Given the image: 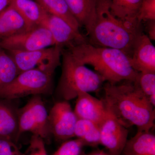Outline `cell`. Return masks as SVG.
Instances as JSON below:
<instances>
[{
	"instance_id": "1",
	"label": "cell",
	"mask_w": 155,
	"mask_h": 155,
	"mask_svg": "<svg viewBox=\"0 0 155 155\" xmlns=\"http://www.w3.org/2000/svg\"><path fill=\"white\" fill-rule=\"evenodd\" d=\"M101 99L107 110L126 128L150 131L154 125L155 107L134 81L112 84L106 82Z\"/></svg>"
},
{
	"instance_id": "2",
	"label": "cell",
	"mask_w": 155,
	"mask_h": 155,
	"mask_svg": "<svg viewBox=\"0 0 155 155\" xmlns=\"http://www.w3.org/2000/svg\"><path fill=\"white\" fill-rule=\"evenodd\" d=\"M87 41L67 50L80 63L92 66L106 82L114 84L135 81L138 72L131 67L125 53L112 48L95 46Z\"/></svg>"
},
{
	"instance_id": "3",
	"label": "cell",
	"mask_w": 155,
	"mask_h": 155,
	"mask_svg": "<svg viewBox=\"0 0 155 155\" xmlns=\"http://www.w3.org/2000/svg\"><path fill=\"white\" fill-rule=\"evenodd\" d=\"M143 30V23L123 21L113 16L110 10L99 11L96 21L87 34V42L95 46L120 50L128 57Z\"/></svg>"
},
{
	"instance_id": "4",
	"label": "cell",
	"mask_w": 155,
	"mask_h": 155,
	"mask_svg": "<svg viewBox=\"0 0 155 155\" xmlns=\"http://www.w3.org/2000/svg\"><path fill=\"white\" fill-rule=\"evenodd\" d=\"M62 72L57 88L58 95L64 101L77 97L81 92H97L105 80L100 74L85 67L68 50H62Z\"/></svg>"
},
{
	"instance_id": "5",
	"label": "cell",
	"mask_w": 155,
	"mask_h": 155,
	"mask_svg": "<svg viewBox=\"0 0 155 155\" xmlns=\"http://www.w3.org/2000/svg\"><path fill=\"white\" fill-rule=\"evenodd\" d=\"M53 74L34 69L19 73L0 90V98L14 100L30 95L46 94L52 89Z\"/></svg>"
},
{
	"instance_id": "6",
	"label": "cell",
	"mask_w": 155,
	"mask_h": 155,
	"mask_svg": "<svg viewBox=\"0 0 155 155\" xmlns=\"http://www.w3.org/2000/svg\"><path fill=\"white\" fill-rule=\"evenodd\" d=\"M19 136L30 132L44 140L49 137L48 114L40 96H33L23 107L18 110Z\"/></svg>"
},
{
	"instance_id": "7",
	"label": "cell",
	"mask_w": 155,
	"mask_h": 155,
	"mask_svg": "<svg viewBox=\"0 0 155 155\" xmlns=\"http://www.w3.org/2000/svg\"><path fill=\"white\" fill-rule=\"evenodd\" d=\"M63 48L57 46L42 49L21 51H6L16 63L19 73L34 69L54 74L61 65Z\"/></svg>"
},
{
	"instance_id": "8",
	"label": "cell",
	"mask_w": 155,
	"mask_h": 155,
	"mask_svg": "<svg viewBox=\"0 0 155 155\" xmlns=\"http://www.w3.org/2000/svg\"><path fill=\"white\" fill-rule=\"evenodd\" d=\"M51 34L39 26L8 37L0 39V47L6 51H31L54 46Z\"/></svg>"
},
{
	"instance_id": "9",
	"label": "cell",
	"mask_w": 155,
	"mask_h": 155,
	"mask_svg": "<svg viewBox=\"0 0 155 155\" xmlns=\"http://www.w3.org/2000/svg\"><path fill=\"white\" fill-rule=\"evenodd\" d=\"M77 116L67 101L55 104L48 115L50 132L56 140L63 142L74 137Z\"/></svg>"
},
{
	"instance_id": "10",
	"label": "cell",
	"mask_w": 155,
	"mask_h": 155,
	"mask_svg": "<svg viewBox=\"0 0 155 155\" xmlns=\"http://www.w3.org/2000/svg\"><path fill=\"white\" fill-rule=\"evenodd\" d=\"M101 144L111 155H121L127 140L128 130L108 111L100 125Z\"/></svg>"
},
{
	"instance_id": "11",
	"label": "cell",
	"mask_w": 155,
	"mask_h": 155,
	"mask_svg": "<svg viewBox=\"0 0 155 155\" xmlns=\"http://www.w3.org/2000/svg\"><path fill=\"white\" fill-rule=\"evenodd\" d=\"M44 26L49 30L54 42V46L68 49L87 41L80 31L75 30L64 19L48 14Z\"/></svg>"
},
{
	"instance_id": "12",
	"label": "cell",
	"mask_w": 155,
	"mask_h": 155,
	"mask_svg": "<svg viewBox=\"0 0 155 155\" xmlns=\"http://www.w3.org/2000/svg\"><path fill=\"white\" fill-rule=\"evenodd\" d=\"M128 57L130 65L137 72L155 73V47L143 32L136 39Z\"/></svg>"
},
{
	"instance_id": "13",
	"label": "cell",
	"mask_w": 155,
	"mask_h": 155,
	"mask_svg": "<svg viewBox=\"0 0 155 155\" xmlns=\"http://www.w3.org/2000/svg\"><path fill=\"white\" fill-rule=\"evenodd\" d=\"M76 98L74 112L78 119L88 120L100 126L108 114L102 100L85 92L79 93Z\"/></svg>"
},
{
	"instance_id": "14",
	"label": "cell",
	"mask_w": 155,
	"mask_h": 155,
	"mask_svg": "<svg viewBox=\"0 0 155 155\" xmlns=\"http://www.w3.org/2000/svg\"><path fill=\"white\" fill-rule=\"evenodd\" d=\"M12 100L0 98V137L17 144L19 137L18 110Z\"/></svg>"
},
{
	"instance_id": "15",
	"label": "cell",
	"mask_w": 155,
	"mask_h": 155,
	"mask_svg": "<svg viewBox=\"0 0 155 155\" xmlns=\"http://www.w3.org/2000/svg\"><path fill=\"white\" fill-rule=\"evenodd\" d=\"M69 11L88 34L96 21L98 16L97 0H65Z\"/></svg>"
},
{
	"instance_id": "16",
	"label": "cell",
	"mask_w": 155,
	"mask_h": 155,
	"mask_svg": "<svg viewBox=\"0 0 155 155\" xmlns=\"http://www.w3.org/2000/svg\"><path fill=\"white\" fill-rule=\"evenodd\" d=\"M10 5L22 16L30 29L44 26L48 13L35 0H12Z\"/></svg>"
},
{
	"instance_id": "17",
	"label": "cell",
	"mask_w": 155,
	"mask_h": 155,
	"mask_svg": "<svg viewBox=\"0 0 155 155\" xmlns=\"http://www.w3.org/2000/svg\"><path fill=\"white\" fill-rule=\"evenodd\" d=\"M29 30L25 20L11 5L0 12V39Z\"/></svg>"
},
{
	"instance_id": "18",
	"label": "cell",
	"mask_w": 155,
	"mask_h": 155,
	"mask_svg": "<svg viewBox=\"0 0 155 155\" xmlns=\"http://www.w3.org/2000/svg\"><path fill=\"white\" fill-rule=\"evenodd\" d=\"M121 155H155V135L150 131H137L127 140Z\"/></svg>"
},
{
	"instance_id": "19",
	"label": "cell",
	"mask_w": 155,
	"mask_h": 155,
	"mask_svg": "<svg viewBox=\"0 0 155 155\" xmlns=\"http://www.w3.org/2000/svg\"><path fill=\"white\" fill-rule=\"evenodd\" d=\"M142 0H111L110 11L116 18L131 22H138L137 17Z\"/></svg>"
},
{
	"instance_id": "20",
	"label": "cell",
	"mask_w": 155,
	"mask_h": 155,
	"mask_svg": "<svg viewBox=\"0 0 155 155\" xmlns=\"http://www.w3.org/2000/svg\"><path fill=\"white\" fill-rule=\"evenodd\" d=\"M74 136L81 140L85 146L96 147L101 144L100 126L88 120L78 119Z\"/></svg>"
},
{
	"instance_id": "21",
	"label": "cell",
	"mask_w": 155,
	"mask_h": 155,
	"mask_svg": "<svg viewBox=\"0 0 155 155\" xmlns=\"http://www.w3.org/2000/svg\"><path fill=\"white\" fill-rule=\"evenodd\" d=\"M48 13L54 15L66 21L77 31L81 27L69 11L65 0H35Z\"/></svg>"
},
{
	"instance_id": "22",
	"label": "cell",
	"mask_w": 155,
	"mask_h": 155,
	"mask_svg": "<svg viewBox=\"0 0 155 155\" xmlns=\"http://www.w3.org/2000/svg\"><path fill=\"white\" fill-rule=\"evenodd\" d=\"M19 73L13 58L0 47V90L11 83Z\"/></svg>"
},
{
	"instance_id": "23",
	"label": "cell",
	"mask_w": 155,
	"mask_h": 155,
	"mask_svg": "<svg viewBox=\"0 0 155 155\" xmlns=\"http://www.w3.org/2000/svg\"><path fill=\"white\" fill-rule=\"evenodd\" d=\"M134 81L155 107V72H138Z\"/></svg>"
},
{
	"instance_id": "24",
	"label": "cell",
	"mask_w": 155,
	"mask_h": 155,
	"mask_svg": "<svg viewBox=\"0 0 155 155\" xmlns=\"http://www.w3.org/2000/svg\"><path fill=\"white\" fill-rule=\"evenodd\" d=\"M84 146L83 142L79 139L67 140L63 142L53 155H81Z\"/></svg>"
},
{
	"instance_id": "25",
	"label": "cell",
	"mask_w": 155,
	"mask_h": 155,
	"mask_svg": "<svg viewBox=\"0 0 155 155\" xmlns=\"http://www.w3.org/2000/svg\"><path fill=\"white\" fill-rule=\"evenodd\" d=\"M137 19L140 23L155 20V0H142Z\"/></svg>"
},
{
	"instance_id": "26",
	"label": "cell",
	"mask_w": 155,
	"mask_h": 155,
	"mask_svg": "<svg viewBox=\"0 0 155 155\" xmlns=\"http://www.w3.org/2000/svg\"><path fill=\"white\" fill-rule=\"evenodd\" d=\"M23 155H48L44 140L38 136L32 135L29 147Z\"/></svg>"
},
{
	"instance_id": "27",
	"label": "cell",
	"mask_w": 155,
	"mask_h": 155,
	"mask_svg": "<svg viewBox=\"0 0 155 155\" xmlns=\"http://www.w3.org/2000/svg\"><path fill=\"white\" fill-rule=\"evenodd\" d=\"M0 155H23L14 142L0 137Z\"/></svg>"
},
{
	"instance_id": "28",
	"label": "cell",
	"mask_w": 155,
	"mask_h": 155,
	"mask_svg": "<svg viewBox=\"0 0 155 155\" xmlns=\"http://www.w3.org/2000/svg\"><path fill=\"white\" fill-rule=\"evenodd\" d=\"M145 23V30L147 36L151 40H155V20H148L144 22Z\"/></svg>"
},
{
	"instance_id": "29",
	"label": "cell",
	"mask_w": 155,
	"mask_h": 155,
	"mask_svg": "<svg viewBox=\"0 0 155 155\" xmlns=\"http://www.w3.org/2000/svg\"><path fill=\"white\" fill-rule=\"evenodd\" d=\"M98 11L110 10L111 0H97Z\"/></svg>"
},
{
	"instance_id": "30",
	"label": "cell",
	"mask_w": 155,
	"mask_h": 155,
	"mask_svg": "<svg viewBox=\"0 0 155 155\" xmlns=\"http://www.w3.org/2000/svg\"><path fill=\"white\" fill-rule=\"evenodd\" d=\"M12 0H0V12L10 5Z\"/></svg>"
},
{
	"instance_id": "31",
	"label": "cell",
	"mask_w": 155,
	"mask_h": 155,
	"mask_svg": "<svg viewBox=\"0 0 155 155\" xmlns=\"http://www.w3.org/2000/svg\"><path fill=\"white\" fill-rule=\"evenodd\" d=\"M81 155H111L109 154V153H107L105 152L103 150H97L95 151L94 152L86 154L85 153L83 152L81 153Z\"/></svg>"
}]
</instances>
